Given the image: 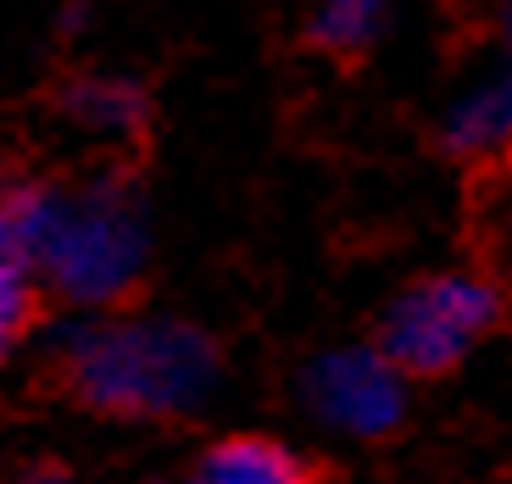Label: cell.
Listing matches in <instances>:
<instances>
[{
	"instance_id": "obj_6",
	"label": "cell",
	"mask_w": 512,
	"mask_h": 484,
	"mask_svg": "<svg viewBox=\"0 0 512 484\" xmlns=\"http://www.w3.org/2000/svg\"><path fill=\"white\" fill-rule=\"evenodd\" d=\"M195 484H307V462L279 440L234 434L195 462Z\"/></svg>"
},
{
	"instance_id": "obj_5",
	"label": "cell",
	"mask_w": 512,
	"mask_h": 484,
	"mask_svg": "<svg viewBox=\"0 0 512 484\" xmlns=\"http://www.w3.org/2000/svg\"><path fill=\"white\" fill-rule=\"evenodd\" d=\"M440 145L451 156H468V162L512 151V67L474 78L446 106V117H440Z\"/></svg>"
},
{
	"instance_id": "obj_8",
	"label": "cell",
	"mask_w": 512,
	"mask_h": 484,
	"mask_svg": "<svg viewBox=\"0 0 512 484\" xmlns=\"http://www.w3.org/2000/svg\"><path fill=\"white\" fill-rule=\"evenodd\" d=\"M384 28H390V12L379 0H329L307 17V39L334 56H362Z\"/></svg>"
},
{
	"instance_id": "obj_1",
	"label": "cell",
	"mask_w": 512,
	"mask_h": 484,
	"mask_svg": "<svg viewBox=\"0 0 512 484\" xmlns=\"http://www.w3.org/2000/svg\"><path fill=\"white\" fill-rule=\"evenodd\" d=\"M17 234V268L39 273L67 306L101 312L140 284L151 262V223L140 195L101 173L90 184H28L6 190Z\"/></svg>"
},
{
	"instance_id": "obj_10",
	"label": "cell",
	"mask_w": 512,
	"mask_h": 484,
	"mask_svg": "<svg viewBox=\"0 0 512 484\" xmlns=\"http://www.w3.org/2000/svg\"><path fill=\"white\" fill-rule=\"evenodd\" d=\"M6 262H17V234H12V201L0 190V268H6Z\"/></svg>"
},
{
	"instance_id": "obj_4",
	"label": "cell",
	"mask_w": 512,
	"mask_h": 484,
	"mask_svg": "<svg viewBox=\"0 0 512 484\" xmlns=\"http://www.w3.org/2000/svg\"><path fill=\"white\" fill-rule=\"evenodd\" d=\"M301 407L346 440H384L407 423V373L379 345H340L301 368Z\"/></svg>"
},
{
	"instance_id": "obj_11",
	"label": "cell",
	"mask_w": 512,
	"mask_h": 484,
	"mask_svg": "<svg viewBox=\"0 0 512 484\" xmlns=\"http://www.w3.org/2000/svg\"><path fill=\"white\" fill-rule=\"evenodd\" d=\"M496 34H501V51H507V67H512V6H507V12H501Z\"/></svg>"
},
{
	"instance_id": "obj_12",
	"label": "cell",
	"mask_w": 512,
	"mask_h": 484,
	"mask_svg": "<svg viewBox=\"0 0 512 484\" xmlns=\"http://www.w3.org/2000/svg\"><path fill=\"white\" fill-rule=\"evenodd\" d=\"M28 484H67L62 473H28Z\"/></svg>"
},
{
	"instance_id": "obj_3",
	"label": "cell",
	"mask_w": 512,
	"mask_h": 484,
	"mask_svg": "<svg viewBox=\"0 0 512 484\" xmlns=\"http://www.w3.org/2000/svg\"><path fill=\"white\" fill-rule=\"evenodd\" d=\"M501 318V290L479 273H429L407 284L379 318V351L407 379L451 373Z\"/></svg>"
},
{
	"instance_id": "obj_2",
	"label": "cell",
	"mask_w": 512,
	"mask_h": 484,
	"mask_svg": "<svg viewBox=\"0 0 512 484\" xmlns=\"http://www.w3.org/2000/svg\"><path fill=\"white\" fill-rule=\"evenodd\" d=\"M56 362L78 401L117 418H190L223 384L212 334L179 318H73Z\"/></svg>"
},
{
	"instance_id": "obj_7",
	"label": "cell",
	"mask_w": 512,
	"mask_h": 484,
	"mask_svg": "<svg viewBox=\"0 0 512 484\" xmlns=\"http://www.w3.org/2000/svg\"><path fill=\"white\" fill-rule=\"evenodd\" d=\"M62 112L73 117L84 134H106V140H128L145 123V90L123 73H90L73 78L62 95Z\"/></svg>"
},
{
	"instance_id": "obj_9",
	"label": "cell",
	"mask_w": 512,
	"mask_h": 484,
	"mask_svg": "<svg viewBox=\"0 0 512 484\" xmlns=\"http://www.w3.org/2000/svg\"><path fill=\"white\" fill-rule=\"evenodd\" d=\"M34 323V284L17 262L0 268V362L12 357V345L23 340V329Z\"/></svg>"
}]
</instances>
